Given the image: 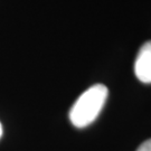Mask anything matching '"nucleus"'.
Returning a JSON list of instances; mask_svg holds the SVG:
<instances>
[{
	"label": "nucleus",
	"mask_w": 151,
	"mask_h": 151,
	"mask_svg": "<svg viewBox=\"0 0 151 151\" xmlns=\"http://www.w3.org/2000/svg\"><path fill=\"white\" fill-rule=\"evenodd\" d=\"M108 87L95 84L76 100L70 111V120L76 128H85L93 123L102 111L108 99Z\"/></svg>",
	"instance_id": "f257e3e1"
},
{
	"label": "nucleus",
	"mask_w": 151,
	"mask_h": 151,
	"mask_svg": "<svg viewBox=\"0 0 151 151\" xmlns=\"http://www.w3.org/2000/svg\"><path fill=\"white\" fill-rule=\"evenodd\" d=\"M134 73L142 83H151V42L142 45L134 63Z\"/></svg>",
	"instance_id": "f03ea898"
},
{
	"label": "nucleus",
	"mask_w": 151,
	"mask_h": 151,
	"mask_svg": "<svg viewBox=\"0 0 151 151\" xmlns=\"http://www.w3.org/2000/svg\"><path fill=\"white\" fill-rule=\"evenodd\" d=\"M137 151H151V139L145 141L142 145H140Z\"/></svg>",
	"instance_id": "7ed1b4c3"
},
{
	"label": "nucleus",
	"mask_w": 151,
	"mask_h": 151,
	"mask_svg": "<svg viewBox=\"0 0 151 151\" xmlns=\"http://www.w3.org/2000/svg\"><path fill=\"white\" fill-rule=\"evenodd\" d=\"M2 132H4V130H2V124L0 122V139H1V137H2Z\"/></svg>",
	"instance_id": "20e7f679"
}]
</instances>
